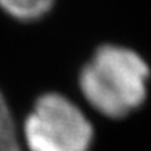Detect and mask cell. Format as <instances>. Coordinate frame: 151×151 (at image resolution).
Masks as SVG:
<instances>
[{"instance_id":"1","label":"cell","mask_w":151,"mask_h":151,"mask_svg":"<svg viewBox=\"0 0 151 151\" xmlns=\"http://www.w3.org/2000/svg\"><path fill=\"white\" fill-rule=\"evenodd\" d=\"M150 68L137 52L119 45H103L82 68L79 87L93 109L121 119L146 100Z\"/></svg>"},{"instance_id":"2","label":"cell","mask_w":151,"mask_h":151,"mask_svg":"<svg viewBox=\"0 0 151 151\" xmlns=\"http://www.w3.org/2000/svg\"><path fill=\"white\" fill-rule=\"evenodd\" d=\"M23 137L29 151H88L93 125L76 103L53 92L37 98Z\"/></svg>"},{"instance_id":"3","label":"cell","mask_w":151,"mask_h":151,"mask_svg":"<svg viewBox=\"0 0 151 151\" xmlns=\"http://www.w3.org/2000/svg\"><path fill=\"white\" fill-rule=\"evenodd\" d=\"M53 3L55 0H0V6L21 21H32L44 16Z\"/></svg>"},{"instance_id":"4","label":"cell","mask_w":151,"mask_h":151,"mask_svg":"<svg viewBox=\"0 0 151 151\" xmlns=\"http://www.w3.org/2000/svg\"><path fill=\"white\" fill-rule=\"evenodd\" d=\"M0 151H23L16 122L2 92H0Z\"/></svg>"}]
</instances>
